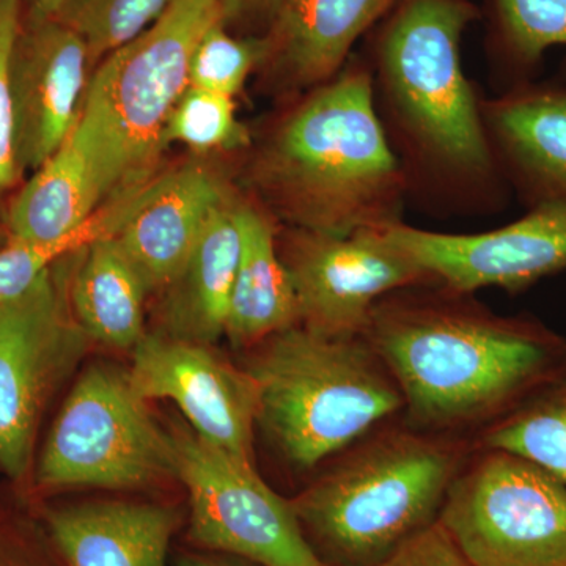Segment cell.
Wrapping results in <instances>:
<instances>
[{
  "label": "cell",
  "instance_id": "obj_1",
  "mask_svg": "<svg viewBox=\"0 0 566 566\" xmlns=\"http://www.w3.org/2000/svg\"><path fill=\"white\" fill-rule=\"evenodd\" d=\"M469 0H397L370 63L376 114L408 193L439 214H494L509 203L482 103L461 63Z\"/></svg>",
  "mask_w": 566,
  "mask_h": 566
},
{
  "label": "cell",
  "instance_id": "obj_27",
  "mask_svg": "<svg viewBox=\"0 0 566 566\" xmlns=\"http://www.w3.org/2000/svg\"><path fill=\"white\" fill-rule=\"evenodd\" d=\"M263 51V36L238 39L219 22L203 33L193 50L189 85L234 98L243 92L249 76L259 70Z\"/></svg>",
  "mask_w": 566,
  "mask_h": 566
},
{
  "label": "cell",
  "instance_id": "obj_34",
  "mask_svg": "<svg viewBox=\"0 0 566 566\" xmlns=\"http://www.w3.org/2000/svg\"><path fill=\"white\" fill-rule=\"evenodd\" d=\"M0 566H31L21 556H18L14 551L3 546L0 543Z\"/></svg>",
  "mask_w": 566,
  "mask_h": 566
},
{
  "label": "cell",
  "instance_id": "obj_18",
  "mask_svg": "<svg viewBox=\"0 0 566 566\" xmlns=\"http://www.w3.org/2000/svg\"><path fill=\"white\" fill-rule=\"evenodd\" d=\"M126 211L125 199L104 207L95 167L73 129L62 147L22 182L7 203L2 221L10 240L21 243H92L117 233Z\"/></svg>",
  "mask_w": 566,
  "mask_h": 566
},
{
  "label": "cell",
  "instance_id": "obj_21",
  "mask_svg": "<svg viewBox=\"0 0 566 566\" xmlns=\"http://www.w3.org/2000/svg\"><path fill=\"white\" fill-rule=\"evenodd\" d=\"M234 212L241 251L226 337L237 348H244L297 326L300 305L292 277L279 255V223L248 193H238Z\"/></svg>",
  "mask_w": 566,
  "mask_h": 566
},
{
  "label": "cell",
  "instance_id": "obj_15",
  "mask_svg": "<svg viewBox=\"0 0 566 566\" xmlns=\"http://www.w3.org/2000/svg\"><path fill=\"white\" fill-rule=\"evenodd\" d=\"M237 192L218 167L188 159L161 170L134 193L114 237L139 271L150 296L172 281L212 214Z\"/></svg>",
  "mask_w": 566,
  "mask_h": 566
},
{
  "label": "cell",
  "instance_id": "obj_8",
  "mask_svg": "<svg viewBox=\"0 0 566 566\" xmlns=\"http://www.w3.org/2000/svg\"><path fill=\"white\" fill-rule=\"evenodd\" d=\"M74 253L0 305V471L14 482L31 471L41 419L92 344L71 311Z\"/></svg>",
  "mask_w": 566,
  "mask_h": 566
},
{
  "label": "cell",
  "instance_id": "obj_3",
  "mask_svg": "<svg viewBox=\"0 0 566 566\" xmlns=\"http://www.w3.org/2000/svg\"><path fill=\"white\" fill-rule=\"evenodd\" d=\"M409 290L379 301L364 337L422 427L505 416L565 359L564 338L539 323L491 314L446 289Z\"/></svg>",
  "mask_w": 566,
  "mask_h": 566
},
{
  "label": "cell",
  "instance_id": "obj_33",
  "mask_svg": "<svg viewBox=\"0 0 566 566\" xmlns=\"http://www.w3.org/2000/svg\"><path fill=\"white\" fill-rule=\"evenodd\" d=\"M66 0H21L31 18H55Z\"/></svg>",
  "mask_w": 566,
  "mask_h": 566
},
{
  "label": "cell",
  "instance_id": "obj_5",
  "mask_svg": "<svg viewBox=\"0 0 566 566\" xmlns=\"http://www.w3.org/2000/svg\"><path fill=\"white\" fill-rule=\"evenodd\" d=\"M219 22V0H174L147 31L93 71L74 133L91 156L104 207L161 172L167 123L189 88L193 50Z\"/></svg>",
  "mask_w": 566,
  "mask_h": 566
},
{
  "label": "cell",
  "instance_id": "obj_22",
  "mask_svg": "<svg viewBox=\"0 0 566 566\" xmlns=\"http://www.w3.org/2000/svg\"><path fill=\"white\" fill-rule=\"evenodd\" d=\"M69 294L74 318L92 342L133 352L147 334L145 303L150 293L114 234L74 253Z\"/></svg>",
  "mask_w": 566,
  "mask_h": 566
},
{
  "label": "cell",
  "instance_id": "obj_6",
  "mask_svg": "<svg viewBox=\"0 0 566 566\" xmlns=\"http://www.w3.org/2000/svg\"><path fill=\"white\" fill-rule=\"evenodd\" d=\"M458 471L452 447L412 433L376 438L293 499L331 566H378L438 521Z\"/></svg>",
  "mask_w": 566,
  "mask_h": 566
},
{
  "label": "cell",
  "instance_id": "obj_16",
  "mask_svg": "<svg viewBox=\"0 0 566 566\" xmlns=\"http://www.w3.org/2000/svg\"><path fill=\"white\" fill-rule=\"evenodd\" d=\"M397 0H285L263 35L262 88L292 98L329 81Z\"/></svg>",
  "mask_w": 566,
  "mask_h": 566
},
{
  "label": "cell",
  "instance_id": "obj_4",
  "mask_svg": "<svg viewBox=\"0 0 566 566\" xmlns=\"http://www.w3.org/2000/svg\"><path fill=\"white\" fill-rule=\"evenodd\" d=\"M252 348L244 368L256 427L296 468H315L405 406L364 335L327 337L297 324Z\"/></svg>",
  "mask_w": 566,
  "mask_h": 566
},
{
  "label": "cell",
  "instance_id": "obj_7",
  "mask_svg": "<svg viewBox=\"0 0 566 566\" xmlns=\"http://www.w3.org/2000/svg\"><path fill=\"white\" fill-rule=\"evenodd\" d=\"M177 480L170 431L153 419L128 368H87L63 401L36 463L44 491L139 490Z\"/></svg>",
  "mask_w": 566,
  "mask_h": 566
},
{
  "label": "cell",
  "instance_id": "obj_19",
  "mask_svg": "<svg viewBox=\"0 0 566 566\" xmlns=\"http://www.w3.org/2000/svg\"><path fill=\"white\" fill-rule=\"evenodd\" d=\"M180 524L172 506L104 501L48 513L52 542L69 566H167Z\"/></svg>",
  "mask_w": 566,
  "mask_h": 566
},
{
  "label": "cell",
  "instance_id": "obj_28",
  "mask_svg": "<svg viewBox=\"0 0 566 566\" xmlns=\"http://www.w3.org/2000/svg\"><path fill=\"white\" fill-rule=\"evenodd\" d=\"M21 0H0V210L24 175L14 151L13 107H11L10 63L14 41L21 31Z\"/></svg>",
  "mask_w": 566,
  "mask_h": 566
},
{
  "label": "cell",
  "instance_id": "obj_20",
  "mask_svg": "<svg viewBox=\"0 0 566 566\" xmlns=\"http://www.w3.org/2000/svg\"><path fill=\"white\" fill-rule=\"evenodd\" d=\"M237 196L212 214L199 243L159 296L156 333L212 346L226 337L230 296L240 262L241 240Z\"/></svg>",
  "mask_w": 566,
  "mask_h": 566
},
{
  "label": "cell",
  "instance_id": "obj_13",
  "mask_svg": "<svg viewBox=\"0 0 566 566\" xmlns=\"http://www.w3.org/2000/svg\"><path fill=\"white\" fill-rule=\"evenodd\" d=\"M128 374L142 400L174 401L200 438L252 463L256 389L244 367L155 331L133 349Z\"/></svg>",
  "mask_w": 566,
  "mask_h": 566
},
{
  "label": "cell",
  "instance_id": "obj_24",
  "mask_svg": "<svg viewBox=\"0 0 566 566\" xmlns=\"http://www.w3.org/2000/svg\"><path fill=\"white\" fill-rule=\"evenodd\" d=\"M494 55L504 87L534 82L551 48H566V0H491ZM566 84V73L562 77Z\"/></svg>",
  "mask_w": 566,
  "mask_h": 566
},
{
  "label": "cell",
  "instance_id": "obj_17",
  "mask_svg": "<svg viewBox=\"0 0 566 566\" xmlns=\"http://www.w3.org/2000/svg\"><path fill=\"white\" fill-rule=\"evenodd\" d=\"M483 120L510 189L527 208L566 202V84L528 82L483 98Z\"/></svg>",
  "mask_w": 566,
  "mask_h": 566
},
{
  "label": "cell",
  "instance_id": "obj_10",
  "mask_svg": "<svg viewBox=\"0 0 566 566\" xmlns=\"http://www.w3.org/2000/svg\"><path fill=\"white\" fill-rule=\"evenodd\" d=\"M177 480L189 495L191 538L218 554L262 566H315L292 502L275 494L253 463L211 446L191 427H175Z\"/></svg>",
  "mask_w": 566,
  "mask_h": 566
},
{
  "label": "cell",
  "instance_id": "obj_11",
  "mask_svg": "<svg viewBox=\"0 0 566 566\" xmlns=\"http://www.w3.org/2000/svg\"><path fill=\"white\" fill-rule=\"evenodd\" d=\"M385 230L335 237L279 226V255L292 277L301 326L327 337H363L379 301L434 285Z\"/></svg>",
  "mask_w": 566,
  "mask_h": 566
},
{
  "label": "cell",
  "instance_id": "obj_2",
  "mask_svg": "<svg viewBox=\"0 0 566 566\" xmlns=\"http://www.w3.org/2000/svg\"><path fill=\"white\" fill-rule=\"evenodd\" d=\"M245 193L279 226L348 234L403 222L408 185L376 114L367 59L281 109L245 150Z\"/></svg>",
  "mask_w": 566,
  "mask_h": 566
},
{
  "label": "cell",
  "instance_id": "obj_35",
  "mask_svg": "<svg viewBox=\"0 0 566 566\" xmlns=\"http://www.w3.org/2000/svg\"><path fill=\"white\" fill-rule=\"evenodd\" d=\"M10 243L9 230H7L6 223L0 219V249L6 248Z\"/></svg>",
  "mask_w": 566,
  "mask_h": 566
},
{
  "label": "cell",
  "instance_id": "obj_12",
  "mask_svg": "<svg viewBox=\"0 0 566 566\" xmlns=\"http://www.w3.org/2000/svg\"><path fill=\"white\" fill-rule=\"evenodd\" d=\"M449 292H521L566 270V202L528 208L523 218L482 233H442L405 222L385 230Z\"/></svg>",
  "mask_w": 566,
  "mask_h": 566
},
{
  "label": "cell",
  "instance_id": "obj_31",
  "mask_svg": "<svg viewBox=\"0 0 566 566\" xmlns=\"http://www.w3.org/2000/svg\"><path fill=\"white\" fill-rule=\"evenodd\" d=\"M285 0H219L226 25H243L249 29H264L273 24Z\"/></svg>",
  "mask_w": 566,
  "mask_h": 566
},
{
  "label": "cell",
  "instance_id": "obj_26",
  "mask_svg": "<svg viewBox=\"0 0 566 566\" xmlns=\"http://www.w3.org/2000/svg\"><path fill=\"white\" fill-rule=\"evenodd\" d=\"M174 142L199 155L245 151L251 147L252 132L238 120L234 98L189 85L167 123V147Z\"/></svg>",
  "mask_w": 566,
  "mask_h": 566
},
{
  "label": "cell",
  "instance_id": "obj_32",
  "mask_svg": "<svg viewBox=\"0 0 566 566\" xmlns=\"http://www.w3.org/2000/svg\"><path fill=\"white\" fill-rule=\"evenodd\" d=\"M178 566H262L253 564L245 558L229 556V554H221V556H188L182 557Z\"/></svg>",
  "mask_w": 566,
  "mask_h": 566
},
{
  "label": "cell",
  "instance_id": "obj_29",
  "mask_svg": "<svg viewBox=\"0 0 566 566\" xmlns=\"http://www.w3.org/2000/svg\"><path fill=\"white\" fill-rule=\"evenodd\" d=\"M87 244L84 241L31 244L10 240L0 249V305L28 292L52 264Z\"/></svg>",
  "mask_w": 566,
  "mask_h": 566
},
{
  "label": "cell",
  "instance_id": "obj_9",
  "mask_svg": "<svg viewBox=\"0 0 566 566\" xmlns=\"http://www.w3.org/2000/svg\"><path fill=\"white\" fill-rule=\"evenodd\" d=\"M438 521L474 566H566V486L512 453L457 475Z\"/></svg>",
  "mask_w": 566,
  "mask_h": 566
},
{
  "label": "cell",
  "instance_id": "obj_25",
  "mask_svg": "<svg viewBox=\"0 0 566 566\" xmlns=\"http://www.w3.org/2000/svg\"><path fill=\"white\" fill-rule=\"evenodd\" d=\"M172 2L174 0H66L55 20L69 25L85 41L92 61L96 63L147 31Z\"/></svg>",
  "mask_w": 566,
  "mask_h": 566
},
{
  "label": "cell",
  "instance_id": "obj_36",
  "mask_svg": "<svg viewBox=\"0 0 566 566\" xmlns=\"http://www.w3.org/2000/svg\"><path fill=\"white\" fill-rule=\"evenodd\" d=\"M315 566H331V565L324 564V562H319V564L315 565Z\"/></svg>",
  "mask_w": 566,
  "mask_h": 566
},
{
  "label": "cell",
  "instance_id": "obj_30",
  "mask_svg": "<svg viewBox=\"0 0 566 566\" xmlns=\"http://www.w3.org/2000/svg\"><path fill=\"white\" fill-rule=\"evenodd\" d=\"M378 566H474L439 521L412 536Z\"/></svg>",
  "mask_w": 566,
  "mask_h": 566
},
{
  "label": "cell",
  "instance_id": "obj_14",
  "mask_svg": "<svg viewBox=\"0 0 566 566\" xmlns=\"http://www.w3.org/2000/svg\"><path fill=\"white\" fill-rule=\"evenodd\" d=\"M91 51L55 18L22 20L10 63L14 151L33 174L69 139L92 80Z\"/></svg>",
  "mask_w": 566,
  "mask_h": 566
},
{
  "label": "cell",
  "instance_id": "obj_23",
  "mask_svg": "<svg viewBox=\"0 0 566 566\" xmlns=\"http://www.w3.org/2000/svg\"><path fill=\"white\" fill-rule=\"evenodd\" d=\"M485 447L524 458L566 486V356L488 431Z\"/></svg>",
  "mask_w": 566,
  "mask_h": 566
}]
</instances>
